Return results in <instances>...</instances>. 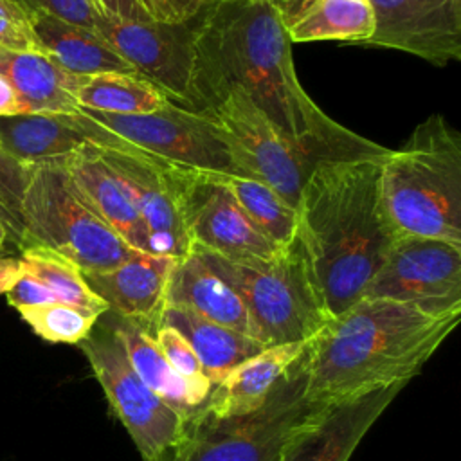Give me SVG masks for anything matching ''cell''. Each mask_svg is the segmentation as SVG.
<instances>
[{"mask_svg":"<svg viewBox=\"0 0 461 461\" xmlns=\"http://www.w3.org/2000/svg\"><path fill=\"white\" fill-rule=\"evenodd\" d=\"M16 113H25V104L18 97L14 88L9 85V81L4 76H0V117Z\"/></svg>","mask_w":461,"mask_h":461,"instance_id":"f35d334b","label":"cell"},{"mask_svg":"<svg viewBox=\"0 0 461 461\" xmlns=\"http://www.w3.org/2000/svg\"><path fill=\"white\" fill-rule=\"evenodd\" d=\"M225 185L250 221L279 249H288L297 238V209L261 180L221 175Z\"/></svg>","mask_w":461,"mask_h":461,"instance_id":"83f0119b","label":"cell"},{"mask_svg":"<svg viewBox=\"0 0 461 461\" xmlns=\"http://www.w3.org/2000/svg\"><path fill=\"white\" fill-rule=\"evenodd\" d=\"M31 169L32 166L18 162L0 146V207L7 218L9 241H13L18 249H22L25 243L20 205L25 194Z\"/></svg>","mask_w":461,"mask_h":461,"instance_id":"4dcf8cb0","label":"cell"},{"mask_svg":"<svg viewBox=\"0 0 461 461\" xmlns=\"http://www.w3.org/2000/svg\"><path fill=\"white\" fill-rule=\"evenodd\" d=\"M155 342L169 366L194 389L196 396L205 403L211 393V382L203 373L200 360L196 358L193 348L187 340L171 326L160 324L155 331Z\"/></svg>","mask_w":461,"mask_h":461,"instance_id":"1f68e13d","label":"cell"},{"mask_svg":"<svg viewBox=\"0 0 461 461\" xmlns=\"http://www.w3.org/2000/svg\"><path fill=\"white\" fill-rule=\"evenodd\" d=\"M22 267L25 274L38 279L59 303L92 310L99 315L108 312V306L99 299L85 281L83 272L67 258L41 245H25L20 249Z\"/></svg>","mask_w":461,"mask_h":461,"instance_id":"f1b7e54d","label":"cell"},{"mask_svg":"<svg viewBox=\"0 0 461 461\" xmlns=\"http://www.w3.org/2000/svg\"><path fill=\"white\" fill-rule=\"evenodd\" d=\"M79 110L88 108L104 113H149L169 103L155 85L131 74L83 76L77 88Z\"/></svg>","mask_w":461,"mask_h":461,"instance_id":"4316f807","label":"cell"},{"mask_svg":"<svg viewBox=\"0 0 461 461\" xmlns=\"http://www.w3.org/2000/svg\"><path fill=\"white\" fill-rule=\"evenodd\" d=\"M95 11L112 22H153L140 0H90Z\"/></svg>","mask_w":461,"mask_h":461,"instance_id":"8d00e7d4","label":"cell"},{"mask_svg":"<svg viewBox=\"0 0 461 461\" xmlns=\"http://www.w3.org/2000/svg\"><path fill=\"white\" fill-rule=\"evenodd\" d=\"M5 241H9V232H7V227H5L4 220L0 218V252H2L4 245H5Z\"/></svg>","mask_w":461,"mask_h":461,"instance_id":"60d3db41","label":"cell"},{"mask_svg":"<svg viewBox=\"0 0 461 461\" xmlns=\"http://www.w3.org/2000/svg\"><path fill=\"white\" fill-rule=\"evenodd\" d=\"M7 303L14 306L16 310L22 306H36V304H45L56 301L54 295L32 276L23 274L14 286L5 294Z\"/></svg>","mask_w":461,"mask_h":461,"instance_id":"d590c367","label":"cell"},{"mask_svg":"<svg viewBox=\"0 0 461 461\" xmlns=\"http://www.w3.org/2000/svg\"><path fill=\"white\" fill-rule=\"evenodd\" d=\"M375 32L369 0H313L288 25L290 43L348 41L362 45Z\"/></svg>","mask_w":461,"mask_h":461,"instance_id":"484cf974","label":"cell"},{"mask_svg":"<svg viewBox=\"0 0 461 461\" xmlns=\"http://www.w3.org/2000/svg\"><path fill=\"white\" fill-rule=\"evenodd\" d=\"M407 384H393L333 403L281 461H349L362 438Z\"/></svg>","mask_w":461,"mask_h":461,"instance_id":"e0dca14e","label":"cell"},{"mask_svg":"<svg viewBox=\"0 0 461 461\" xmlns=\"http://www.w3.org/2000/svg\"><path fill=\"white\" fill-rule=\"evenodd\" d=\"M13 2H16L27 13V16L34 11H41L86 29H95V23L101 16L90 0H13Z\"/></svg>","mask_w":461,"mask_h":461,"instance_id":"836d02e7","label":"cell"},{"mask_svg":"<svg viewBox=\"0 0 461 461\" xmlns=\"http://www.w3.org/2000/svg\"><path fill=\"white\" fill-rule=\"evenodd\" d=\"M0 218L4 220V223H5V227H7V218H5V214H4V211H2V207H0ZM7 232H9V229H7Z\"/></svg>","mask_w":461,"mask_h":461,"instance_id":"b9f144b4","label":"cell"},{"mask_svg":"<svg viewBox=\"0 0 461 461\" xmlns=\"http://www.w3.org/2000/svg\"><path fill=\"white\" fill-rule=\"evenodd\" d=\"M167 176L193 247L232 261H263L283 252L250 221L221 173L167 164Z\"/></svg>","mask_w":461,"mask_h":461,"instance_id":"30bf717a","label":"cell"},{"mask_svg":"<svg viewBox=\"0 0 461 461\" xmlns=\"http://www.w3.org/2000/svg\"><path fill=\"white\" fill-rule=\"evenodd\" d=\"M160 324L175 328L187 340L211 382V389L234 366L267 348L245 333L211 322L178 306H164Z\"/></svg>","mask_w":461,"mask_h":461,"instance_id":"d4e9b609","label":"cell"},{"mask_svg":"<svg viewBox=\"0 0 461 461\" xmlns=\"http://www.w3.org/2000/svg\"><path fill=\"white\" fill-rule=\"evenodd\" d=\"M4 76L25 104V113H77V88L83 76L65 70L45 52L0 47Z\"/></svg>","mask_w":461,"mask_h":461,"instance_id":"7402d4cb","label":"cell"},{"mask_svg":"<svg viewBox=\"0 0 461 461\" xmlns=\"http://www.w3.org/2000/svg\"><path fill=\"white\" fill-rule=\"evenodd\" d=\"M99 319L117 335L139 378L184 420L203 405L191 384L169 366L155 342L153 330L112 312H104Z\"/></svg>","mask_w":461,"mask_h":461,"instance_id":"cb8c5ba5","label":"cell"},{"mask_svg":"<svg viewBox=\"0 0 461 461\" xmlns=\"http://www.w3.org/2000/svg\"><path fill=\"white\" fill-rule=\"evenodd\" d=\"M74 187L92 211L137 252L151 254L148 227L117 175L88 146L61 158Z\"/></svg>","mask_w":461,"mask_h":461,"instance_id":"d6986e66","label":"cell"},{"mask_svg":"<svg viewBox=\"0 0 461 461\" xmlns=\"http://www.w3.org/2000/svg\"><path fill=\"white\" fill-rule=\"evenodd\" d=\"M308 340L267 346L234 366L212 385L202 409L218 418L241 416L259 409L290 366L303 355Z\"/></svg>","mask_w":461,"mask_h":461,"instance_id":"ffe728a7","label":"cell"},{"mask_svg":"<svg viewBox=\"0 0 461 461\" xmlns=\"http://www.w3.org/2000/svg\"><path fill=\"white\" fill-rule=\"evenodd\" d=\"M20 216L23 247H47L83 274L115 268L137 254L81 198L61 158L32 166Z\"/></svg>","mask_w":461,"mask_h":461,"instance_id":"52a82bcc","label":"cell"},{"mask_svg":"<svg viewBox=\"0 0 461 461\" xmlns=\"http://www.w3.org/2000/svg\"><path fill=\"white\" fill-rule=\"evenodd\" d=\"M229 86H240L313 162L389 151L333 121L306 94L286 25L265 0H218L198 16L191 110L205 112Z\"/></svg>","mask_w":461,"mask_h":461,"instance_id":"6da1fadb","label":"cell"},{"mask_svg":"<svg viewBox=\"0 0 461 461\" xmlns=\"http://www.w3.org/2000/svg\"><path fill=\"white\" fill-rule=\"evenodd\" d=\"M77 348L140 457L155 461L178 439L184 418L139 378L121 340L101 319Z\"/></svg>","mask_w":461,"mask_h":461,"instance_id":"9c48e42d","label":"cell"},{"mask_svg":"<svg viewBox=\"0 0 461 461\" xmlns=\"http://www.w3.org/2000/svg\"><path fill=\"white\" fill-rule=\"evenodd\" d=\"M380 196L398 236L461 245V135L441 113L382 158Z\"/></svg>","mask_w":461,"mask_h":461,"instance_id":"277c9868","label":"cell"},{"mask_svg":"<svg viewBox=\"0 0 461 461\" xmlns=\"http://www.w3.org/2000/svg\"><path fill=\"white\" fill-rule=\"evenodd\" d=\"M225 130L243 176L256 178L297 209L303 184L319 164L286 140L240 88H225L205 110Z\"/></svg>","mask_w":461,"mask_h":461,"instance_id":"8fae6325","label":"cell"},{"mask_svg":"<svg viewBox=\"0 0 461 461\" xmlns=\"http://www.w3.org/2000/svg\"><path fill=\"white\" fill-rule=\"evenodd\" d=\"M166 306L185 308L198 317L252 337L243 301L194 250L175 259L166 288Z\"/></svg>","mask_w":461,"mask_h":461,"instance_id":"44dd1931","label":"cell"},{"mask_svg":"<svg viewBox=\"0 0 461 461\" xmlns=\"http://www.w3.org/2000/svg\"><path fill=\"white\" fill-rule=\"evenodd\" d=\"M23 274L25 270L20 258L0 256V295L7 294Z\"/></svg>","mask_w":461,"mask_h":461,"instance_id":"74e56055","label":"cell"},{"mask_svg":"<svg viewBox=\"0 0 461 461\" xmlns=\"http://www.w3.org/2000/svg\"><path fill=\"white\" fill-rule=\"evenodd\" d=\"M90 119L135 149L176 167L243 176L221 124L207 112L169 101L149 113H104L81 108Z\"/></svg>","mask_w":461,"mask_h":461,"instance_id":"ba28073f","label":"cell"},{"mask_svg":"<svg viewBox=\"0 0 461 461\" xmlns=\"http://www.w3.org/2000/svg\"><path fill=\"white\" fill-rule=\"evenodd\" d=\"M375 32L362 47H385L436 67L461 58V0H369Z\"/></svg>","mask_w":461,"mask_h":461,"instance_id":"5bb4252c","label":"cell"},{"mask_svg":"<svg viewBox=\"0 0 461 461\" xmlns=\"http://www.w3.org/2000/svg\"><path fill=\"white\" fill-rule=\"evenodd\" d=\"M18 313L38 337L56 344H79L90 335L101 317L92 310L59 301L22 306Z\"/></svg>","mask_w":461,"mask_h":461,"instance_id":"f546056e","label":"cell"},{"mask_svg":"<svg viewBox=\"0 0 461 461\" xmlns=\"http://www.w3.org/2000/svg\"><path fill=\"white\" fill-rule=\"evenodd\" d=\"M175 259L137 252L115 268L83 274L108 312L139 321L157 331L166 306V288Z\"/></svg>","mask_w":461,"mask_h":461,"instance_id":"ac0fdd59","label":"cell"},{"mask_svg":"<svg viewBox=\"0 0 461 461\" xmlns=\"http://www.w3.org/2000/svg\"><path fill=\"white\" fill-rule=\"evenodd\" d=\"M198 18L182 23L112 22L99 16L95 31L135 72L175 104L191 108Z\"/></svg>","mask_w":461,"mask_h":461,"instance_id":"4fadbf2b","label":"cell"},{"mask_svg":"<svg viewBox=\"0 0 461 461\" xmlns=\"http://www.w3.org/2000/svg\"><path fill=\"white\" fill-rule=\"evenodd\" d=\"M391 299L430 315L461 313V245L398 236L364 299Z\"/></svg>","mask_w":461,"mask_h":461,"instance_id":"7c38bea8","label":"cell"},{"mask_svg":"<svg viewBox=\"0 0 461 461\" xmlns=\"http://www.w3.org/2000/svg\"><path fill=\"white\" fill-rule=\"evenodd\" d=\"M385 155L322 160L303 184L295 243L330 319L364 299L398 238L380 196Z\"/></svg>","mask_w":461,"mask_h":461,"instance_id":"7a4b0ae2","label":"cell"},{"mask_svg":"<svg viewBox=\"0 0 461 461\" xmlns=\"http://www.w3.org/2000/svg\"><path fill=\"white\" fill-rule=\"evenodd\" d=\"M243 301L263 346L304 342L330 321L297 243L272 259L232 261L191 247Z\"/></svg>","mask_w":461,"mask_h":461,"instance_id":"8992f818","label":"cell"},{"mask_svg":"<svg viewBox=\"0 0 461 461\" xmlns=\"http://www.w3.org/2000/svg\"><path fill=\"white\" fill-rule=\"evenodd\" d=\"M0 146L25 166L65 158L83 148L131 149L121 137L77 113H16L0 117Z\"/></svg>","mask_w":461,"mask_h":461,"instance_id":"2e32d148","label":"cell"},{"mask_svg":"<svg viewBox=\"0 0 461 461\" xmlns=\"http://www.w3.org/2000/svg\"><path fill=\"white\" fill-rule=\"evenodd\" d=\"M457 315H430L391 299H360L331 317L306 346V396L333 405L393 384H409Z\"/></svg>","mask_w":461,"mask_h":461,"instance_id":"3957f363","label":"cell"},{"mask_svg":"<svg viewBox=\"0 0 461 461\" xmlns=\"http://www.w3.org/2000/svg\"><path fill=\"white\" fill-rule=\"evenodd\" d=\"M29 22L43 52L76 76H139L95 29L68 23L41 11L31 13Z\"/></svg>","mask_w":461,"mask_h":461,"instance_id":"603a6c76","label":"cell"},{"mask_svg":"<svg viewBox=\"0 0 461 461\" xmlns=\"http://www.w3.org/2000/svg\"><path fill=\"white\" fill-rule=\"evenodd\" d=\"M99 157L117 175L122 187L142 216L149 250L157 256L180 259L191 252V240L184 227L178 203L167 176V164L131 148H95Z\"/></svg>","mask_w":461,"mask_h":461,"instance_id":"9a60e30c","label":"cell"},{"mask_svg":"<svg viewBox=\"0 0 461 461\" xmlns=\"http://www.w3.org/2000/svg\"><path fill=\"white\" fill-rule=\"evenodd\" d=\"M265 2L270 4L281 14L285 25H288L313 0H265Z\"/></svg>","mask_w":461,"mask_h":461,"instance_id":"ab89813d","label":"cell"},{"mask_svg":"<svg viewBox=\"0 0 461 461\" xmlns=\"http://www.w3.org/2000/svg\"><path fill=\"white\" fill-rule=\"evenodd\" d=\"M306 384L304 349L259 409L218 418L200 407L184 420L178 439L155 461H281L294 441L331 407L310 400Z\"/></svg>","mask_w":461,"mask_h":461,"instance_id":"5b68a950","label":"cell"},{"mask_svg":"<svg viewBox=\"0 0 461 461\" xmlns=\"http://www.w3.org/2000/svg\"><path fill=\"white\" fill-rule=\"evenodd\" d=\"M155 22L182 23L196 20L218 0H140Z\"/></svg>","mask_w":461,"mask_h":461,"instance_id":"e575fe53","label":"cell"},{"mask_svg":"<svg viewBox=\"0 0 461 461\" xmlns=\"http://www.w3.org/2000/svg\"><path fill=\"white\" fill-rule=\"evenodd\" d=\"M0 47L43 52L27 13L13 0H0Z\"/></svg>","mask_w":461,"mask_h":461,"instance_id":"d6a6232c","label":"cell"}]
</instances>
